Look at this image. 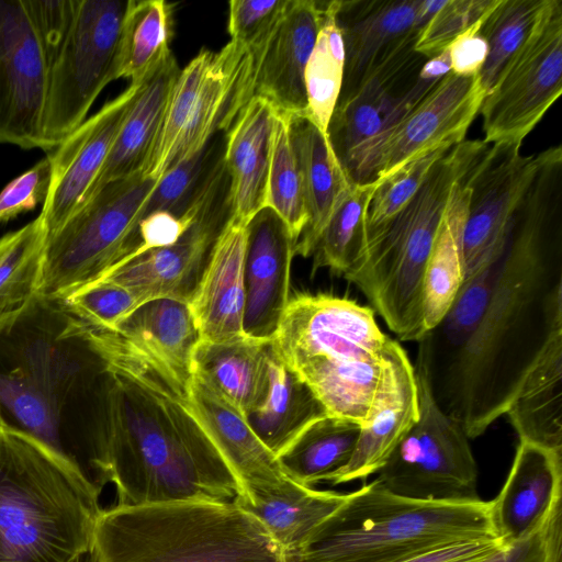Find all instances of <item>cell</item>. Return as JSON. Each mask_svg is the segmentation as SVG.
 Instances as JSON below:
<instances>
[{"label": "cell", "mask_w": 562, "mask_h": 562, "mask_svg": "<svg viewBox=\"0 0 562 562\" xmlns=\"http://www.w3.org/2000/svg\"><path fill=\"white\" fill-rule=\"evenodd\" d=\"M159 180L137 173L112 181L47 234L36 293L64 299L137 256L138 225Z\"/></svg>", "instance_id": "cell-9"}, {"label": "cell", "mask_w": 562, "mask_h": 562, "mask_svg": "<svg viewBox=\"0 0 562 562\" xmlns=\"http://www.w3.org/2000/svg\"><path fill=\"white\" fill-rule=\"evenodd\" d=\"M72 562H91L90 561V552L76 558Z\"/></svg>", "instance_id": "cell-55"}, {"label": "cell", "mask_w": 562, "mask_h": 562, "mask_svg": "<svg viewBox=\"0 0 562 562\" xmlns=\"http://www.w3.org/2000/svg\"><path fill=\"white\" fill-rule=\"evenodd\" d=\"M91 562H286L267 528L235 502L114 505L95 522Z\"/></svg>", "instance_id": "cell-7"}, {"label": "cell", "mask_w": 562, "mask_h": 562, "mask_svg": "<svg viewBox=\"0 0 562 562\" xmlns=\"http://www.w3.org/2000/svg\"><path fill=\"white\" fill-rule=\"evenodd\" d=\"M291 117L276 112L266 206L272 209L284 221L297 241L307 224V212L291 140Z\"/></svg>", "instance_id": "cell-42"}, {"label": "cell", "mask_w": 562, "mask_h": 562, "mask_svg": "<svg viewBox=\"0 0 562 562\" xmlns=\"http://www.w3.org/2000/svg\"><path fill=\"white\" fill-rule=\"evenodd\" d=\"M172 8L164 0H130L124 19L116 78L140 81L168 53Z\"/></svg>", "instance_id": "cell-40"}, {"label": "cell", "mask_w": 562, "mask_h": 562, "mask_svg": "<svg viewBox=\"0 0 562 562\" xmlns=\"http://www.w3.org/2000/svg\"><path fill=\"white\" fill-rule=\"evenodd\" d=\"M497 538L491 501L434 502L391 493L376 480L348 493L286 562H403Z\"/></svg>", "instance_id": "cell-5"}, {"label": "cell", "mask_w": 562, "mask_h": 562, "mask_svg": "<svg viewBox=\"0 0 562 562\" xmlns=\"http://www.w3.org/2000/svg\"><path fill=\"white\" fill-rule=\"evenodd\" d=\"M483 20L471 25L448 45L453 74L464 77L480 74L488 53L487 43L480 32Z\"/></svg>", "instance_id": "cell-52"}, {"label": "cell", "mask_w": 562, "mask_h": 562, "mask_svg": "<svg viewBox=\"0 0 562 562\" xmlns=\"http://www.w3.org/2000/svg\"><path fill=\"white\" fill-rule=\"evenodd\" d=\"M418 386L414 364L397 340L390 338L368 420L348 463L328 481L331 485L367 480L378 473L417 422Z\"/></svg>", "instance_id": "cell-20"}, {"label": "cell", "mask_w": 562, "mask_h": 562, "mask_svg": "<svg viewBox=\"0 0 562 562\" xmlns=\"http://www.w3.org/2000/svg\"><path fill=\"white\" fill-rule=\"evenodd\" d=\"M360 428L331 415L315 420L278 456L283 473L306 487L328 482L350 460Z\"/></svg>", "instance_id": "cell-36"}, {"label": "cell", "mask_w": 562, "mask_h": 562, "mask_svg": "<svg viewBox=\"0 0 562 562\" xmlns=\"http://www.w3.org/2000/svg\"><path fill=\"white\" fill-rule=\"evenodd\" d=\"M270 390L257 411L246 417L261 442L277 457L312 423L328 415L308 385L269 350Z\"/></svg>", "instance_id": "cell-33"}, {"label": "cell", "mask_w": 562, "mask_h": 562, "mask_svg": "<svg viewBox=\"0 0 562 562\" xmlns=\"http://www.w3.org/2000/svg\"><path fill=\"white\" fill-rule=\"evenodd\" d=\"M562 504V451L519 440L512 468L491 501L497 538L512 546L539 530Z\"/></svg>", "instance_id": "cell-23"}, {"label": "cell", "mask_w": 562, "mask_h": 562, "mask_svg": "<svg viewBox=\"0 0 562 562\" xmlns=\"http://www.w3.org/2000/svg\"><path fill=\"white\" fill-rule=\"evenodd\" d=\"M193 216L194 207L190 203L180 217L169 212H154L146 215L138 225L140 245L137 256L176 243L191 224Z\"/></svg>", "instance_id": "cell-51"}, {"label": "cell", "mask_w": 562, "mask_h": 562, "mask_svg": "<svg viewBox=\"0 0 562 562\" xmlns=\"http://www.w3.org/2000/svg\"><path fill=\"white\" fill-rule=\"evenodd\" d=\"M227 188L223 150H220L190 201L194 216L179 239L130 259L101 280L124 286L139 304L161 297L189 303L231 220Z\"/></svg>", "instance_id": "cell-14"}, {"label": "cell", "mask_w": 562, "mask_h": 562, "mask_svg": "<svg viewBox=\"0 0 562 562\" xmlns=\"http://www.w3.org/2000/svg\"><path fill=\"white\" fill-rule=\"evenodd\" d=\"M451 72V60L448 49L428 58L419 71V78L427 81H439Z\"/></svg>", "instance_id": "cell-54"}, {"label": "cell", "mask_w": 562, "mask_h": 562, "mask_svg": "<svg viewBox=\"0 0 562 562\" xmlns=\"http://www.w3.org/2000/svg\"><path fill=\"white\" fill-rule=\"evenodd\" d=\"M418 35L414 31L397 41L360 87L337 102L327 137L350 181L372 148L438 82L419 78L428 58L415 50Z\"/></svg>", "instance_id": "cell-13"}, {"label": "cell", "mask_w": 562, "mask_h": 562, "mask_svg": "<svg viewBox=\"0 0 562 562\" xmlns=\"http://www.w3.org/2000/svg\"><path fill=\"white\" fill-rule=\"evenodd\" d=\"M102 488L42 441L0 430V562H72L90 552Z\"/></svg>", "instance_id": "cell-4"}, {"label": "cell", "mask_w": 562, "mask_h": 562, "mask_svg": "<svg viewBox=\"0 0 562 562\" xmlns=\"http://www.w3.org/2000/svg\"><path fill=\"white\" fill-rule=\"evenodd\" d=\"M128 4L130 0H77L70 32L48 72L43 119L47 150L86 121L100 92L117 79Z\"/></svg>", "instance_id": "cell-12"}, {"label": "cell", "mask_w": 562, "mask_h": 562, "mask_svg": "<svg viewBox=\"0 0 562 562\" xmlns=\"http://www.w3.org/2000/svg\"><path fill=\"white\" fill-rule=\"evenodd\" d=\"M154 361L187 397L193 376V353L201 340L188 303L154 299L139 304L113 330Z\"/></svg>", "instance_id": "cell-27"}, {"label": "cell", "mask_w": 562, "mask_h": 562, "mask_svg": "<svg viewBox=\"0 0 562 562\" xmlns=\"http://www.w3.org/2000/svg\"><path fill=\"white\" fill-rule=\"evenodd\" d=\"M246 52L229 41L220 52L202 48L171 88L160 132L144 173L160 179L203 150L239 114Z\"/></svg>", "instance_id": "cell-11"}, {"label": "cell", "mask_w": 562, "mask_h": 562, "mask_svg": "<svg viewBox=\"0 0 562 562\" xmlns=\"http://www.w3.org/2000/svg\"><path fill=\"white\" fill-rule=\"evenodd\" d=\"M88 325L109 379L90 468L119 505L234 502L243 488L161 369L117 334Z\"/></svg>", "instance_id": "cell-2"}, {"label": "cell", "mask_w": 562, "mask_h": 562, "mask_svg": "<svg viewBox=\"0 0 562 562\" xmlns=\"http://www.w3.org/2000/svg\"><path fill=\"white\" fill-rule=\"evenodd\" d=\"M270 344L248 336L229 342L200 340L193 370L246 418L262 406L270 390Z\"/></svg>", "instance_id": "cell-31"}, {"label": "cell", "mask_w": 562, "mask_h": 562, "mask_svg": "<svg viewBox=\"0 0 562 562\" xmlns=\"http://www.w3.org/2000/svg\"><path fill=\"white\" fill-rule=\"evenodd\" d=\"M506 547L499 538L475 540L443 547L403 562H486Z\"/></svg>", "instance_id": "cell-53"}, {"label": "cell", "mask_w": 562, "mask_h": 562, "mask_svg": "<svg viewBox=\"0 0 562 562\" xmlns=\"http://www.w3.org/2000/svg\"><path fill=\"white\" fill-rule=\"evenodd\" d=\"M45 237L37 216L0 238V316L20 310L36 294Z\"/></svg>", "instance_id": "cell-41"}, {"label": "cell", "mask_w": 562, "mask_h": 562, "mask_svg": "<svg viewBox=\"0 0 562 562\" xmlns=\"http://www.w3.org/2000/svg\"><path fill=\"white\" fill-rule=\"evenodd\" d=\"M390 338L371 306L326 293H301L290 297L271 342L328 415L363 425Z\"/></svg>", "instance_id": "cell-6"}, {"label": "cell", "mask_w": 562, "mask_h": 562, "mask_svg": "<svg viewBox=\"0 0 562 562\" xmlns=\"http://www.w3.org/2000/svg\"><path fill=\"white\" fill-rule=\"evenodd\" d=\"M498 0H447L419 33L415 50L430 58L486 16Z\"/></svg>", "instance_id": "cell-46"}, {"label": "cell", "mask_w": 562, "mask_h": 562, "mask_svg": "<svg viewBox=\"0 0 562 562\" xmlns=\"http://www.w3.org/2000/svg\"><path fill=\"white\" fill-rule=\"evenodd\" d=\"M288 3L289 0H232L228 2L227 31L231 41L250 57L254 78L259 58Z\"/></svg>", "instance_id": "cell-44"}, {"label": "cell", "mask_w": 562, "mask_h": 562, "mask_svg": "<svg viewBox=\"0 0 562 562\" xmlns=\"http://www.w3.org/2000/svg\"><path fill=\"white\" fill-rule=\"evenodd\" d=\"M420 0L337 1L336 20L345 45L339 100L350 97L370 69L415 27ZM420 32V31H419Z\"/></svg>", "instance_id": "cell-28"}, {"label": "cell", "mask_w": 562, "mask_h": 562, "mask_svg": "<svg viewBox=\"0 0 562 562\" xmlns=\"http://www.w3.org/2000/svg\"><path fill=\"white\" fill-rule=\"evenodd\" d=\"M562 92V2L552 8L490 93L482 115L485 143L522 144Z\"/></svg>", "instance_id": "cell-15"}, {"label": "cell", "mask_w": 562, "mask_h": 562, "mask_svg": "<svg viewBox=\"0 0 562 562\" xmlns=\"http://www.w3.org/2000/svg\"><path fill=\"white\" fill-rule=\"evenodd\" d=\"M486 562H562V504L539 530L506 547Z\"/></svg>", "instance_id": "cell-50"}, {"label": "cell", "mask_w": 562, "mask_h": 562, "mask_svg": "<svg viewBox=\"0 0 562 562\" xmlns=\"http://www.w3.org/2000/svg\"><path fill=\"white\" fill-rule=\"evenodd\" d=\"M419 401L417 422L375 479L393 494L434 502L479 499L477 465L459 422L437 403L423 359L414 364Z\"/></svg>", "instance_id": "cell-10"}, {"label": "cell", "mask_w": 562, "mask_h": 562, "mask_svg": "<svg viewBox=\"0 0 562 562\" xmlns=\"http://www.w3.org/2000/svg\"><path fill=\"white\" fill-rule=\"evenodd\" d=\"M23 3L49 72L70 32L77 0H23Z\"/></svg>", "instance_id": "cell-48"}, {"label": "cell", "mask_w": 562, "mask_h": 562, "mask_svg": "<svg viewBox=\"0 0 562 562\" xmlns=\"http://www.w3.org/2000/svg\"><path fill=\"white\" fill-rule=\"evenodd\" d=\"M60 300L87 324L110 331L139 305L127 289L108 280L83 285Z\"/></svg>", "instance_id": "cell-45"}, {"label": "cell", "mask_w": 562, "mask_h": 562, "mask_svg": "<svg viewBox=\"0 0 562 562\" xmlns=\"http://www.w3.org/2000/svg\"><path fill=\"white\" fill-rule=\"evenodd\" d=\"M346 494L303 486L291 479L267 494L234 502L254 515L284 551L292 554L312 530L329 516Z\"/></svg>", "instance_id": "cell-34"}, {"label": "cell", "mask_w": 562, "mask_h": 562, "mask_svg": "<svg viewBox=\"0 0 562 562\" xmlns=\"http://www.w3.org/2000/svg\"><path fill=\"white\" fill-rule=\"evenodd\" d=\"M139 83L131 82L54 148L50 184L38 215L46 235L82 203L110 154Z\"/></svg>", "instance_id": "cell-19"}, {"label": "cell", "mask_w": 562, "mask_h": 562, "mask_svg": "<svg viewBox=\"0 0 562 562\" xmlns=\"http://www.w3.org/2000/svg\"><path fill=\"white\" fill-rule=\"evenodd\" d=\"M336 12L337 1L322 2L321 29L304 74V115L325 135L340 95L345 69V45Z\"/></svg>", "instance_id": "cell-39"}, {"label": "cell", "mask_w": 562, "mask_h": 562, "mask_svg": "<svg viewBox=\"0 0 562 562\" xmlns=\"http://www.w3.org/2000/svg\"><path fill=\"white\" fill-rule=\"evenodd\" d=\"M322 22V2L289 0L262 52L254 97L267 100L278 113L304 115L307 106L304 74Z\"/></svg>", "instance_id": "cell-24"}, {"label": "cell", "mask_w": 562, "mask_h": 562, "mask_svg": "<svg viewBox=\"0 0 562 562\" xmlns=\"http://www.w3.org/2000/svg\"><path fill=\"white\" fill-rule=\"evenodd\" d=\"M296 239L270 207L246 225L244 259L246 336L272 340L290 301V271Z\"/></svg>", "instance_id": "cell-21"}, {"label": "cell", "mask_w": 562, "mask_h": 562, "mask_svg": "<svg viewBox=\"0 0 562 562\" xmlns=\"http://www.w3.org/2000/svg\"><path fill=\"white\" fill-rule=\"evenodd\" d=\"M214 150L209 144L190 160L166 172L147 200L143 218L154 212H169L180 217L210 167Z\"/></svg>", "instance_id": "cell-47"}, {"label": "cell", "mask_w": 562, "mask_h": 562, "mask_svg": "<svg viewBox=\"0 0 562 562\" xmlns=\"http://www.w3.org/2000/svg\"><path fill=\"white\" fill-rule=\"evenodd\" d=\"M450 148H440L417 157L378 181L379 184L367 210V234L386 223L412 199L423 184L431 167Z\"/></svg>", "instance_id": "cell-43"}, {"label": "cell", "mask_w": 562, "mask_h": 562, "mask_svg": "<svg viewBox=\"0 0 562 562\" xmlns=\"http://www.w3.org/2000/svg\"><path fill=\"white\" fill-rule=\"evenodd\" d=\"M187 406L251 498L281 487L288 476L278 457L256 436L245 416L193 370Z\"/></svg>", "instance_id": "cell-22"}, {"label": "cell", "mask_w": 562, "mask_h": 562, "mask_svg": "<svg viewBox=\"0 0 562 562\" xmlns=\"http://www.w3.org/2000/svg\"><path fill=\"white\" fill-rule=\"evenodd\" d=\"M48 67L23 0H0V144L47 150Z\"/></svg>", "instance_id": "cell-18"}, {"label": "cell", "mask_w": 562, "mask_h": 562, "mask_svg": "<svg viewBox=\"0 0 562 562\" xmlns=\"http://www.w3.org/2000/svg\"><path fill=\"white\" fill-rule=\"evenodd\" d=\"M4 428V425H3V422H2V418L0 416V430Z\"/></svg>", "instance_id": "cell-56"}, {"label": "cell", "mask_w": 562, "mask_h": 562, "mask_svg": "<svg viewBox=\"0 0 562 562\" xmlns=\"http://www.w3.org/2000/svg\"><path fill=\"white\" fill-rule=\"evenodd\" d=\"M378 184L351 182L340 196L312 250L314 270L327 268L342 277L362 260L367 250V210Z\"/></svg>", "instance_id": "cell-38"}, {"label": "cell", "mask_w": 562, "mask_h": 562, "mask_svg": "<svg viewBox=\"0 0 562 562\" xmlns=\"http://www.w3.org/2000/svg\"><path fill=\"white\" fill-rule=\"evenodd\" d=\"M554 0H498L481 23L488 53L479 74L490 93L549 13Z\"/></svg>", "instance_id": "cell-37"}, {"label": "cell", "mask_w": 562, "mask_h": 562, "mask_svg": "<svg viewBox=\"0 0 562 562\" xmlns=\"http://www.w3.org/2000/svg\"><path fill=\"white\" fill-rule=\"evenodd\" d=\"M485 95L479 75L449 72L372 148L351 182L382 180L417 157L463 142Z\"/></svg>", "instance_id": "cell-16"}, {"label": "cell", "mask_w": 562, "mask_h": 562, "mask_svg": "<svg viewBox=\"0 0 562 562\" xmlns=\"http://www.w3.org/2000/svg\"><path fill=\"white\" fill-rule=\"evenodd\" d=\"M539 154L477 327L441 362L423 360L437 403L469 439L505 414L544 346L562 334V147Z\"/></svg>", "instance_id": "cell-1"}, {"label": "cell", "mask_w": 562, "mask_h": 562, "mask_svg": "<svg viewBox=\"0 0 562 562\" xmlns=\"http://www.w3.org/2000/svg\"><path fill=\"white\" fill-rule=\"evenodd\" d=\"M465 175L452 189L426 265L423 284L425 335L441 322L464 280L462 236L469 199Z\"/></svg>", "instance_id": "cell-35"}, {"label": "cell", "mask_w": 562, "mask_h": 562, "mask_svg": "<svg viewBox=\"0 0 562 562\" xmlns=\"http://www.w3.org/2000/svg\"><path fill=\"white\" fill-rule=\"evenodd\" d=\"M520 147L486 143L465 175L464 278L504 250L516 209L540 160L539 153L522 155Z\"/></svg>", "instance_id": "cell-17"}, {"label": "cell", "mask_w": 562, "mask_h": 562, "mask_svg": "<svg viewBox=\"0 0 562 562\" xmlns=\"http://www.w3.org/2000/svg\"><path fill=\"white\" fill-rule=\"evenodd\" d=\"M295 153L307 212V224L295 245V255L311 257L314 245L338 200L351 184L327 135L305 115L291 117Z\"/></svg>", "instance_id": "cell-30"}, {"label": "cell", "mask_w": 562, "mask_h": 562, "mask_svg": "<svg viewBox=\"0 0 562 562\" xmlns=\"http://www.w3.org/2000/svg\"><path fill=\"white\" fill-rule=\"evenodd\" d=\"M246 225L229 220L188 303L202 341L244 338Z\"/></svg>", "instance_id": "cell-25"}, {"label": "cell", "mask_w": 562, "mask_h": 562, "mask_svg": "<svg viewBox=\"0 0 562 562\" xmlns=\"http://www.w3.org/2000/svg\"><path fill=\"white\" fill-rule=\"evenodd\" d=\"M276 110L254 97L225 133L223 160L231 220L247 225L267 205Z\"/></svg>", "instance_id": "cell-26"}, {"label": "cell", "mask_w": 562, "mask_h": 562, "mask_svg": "<svg viewBox=\"0 0 562 562\" xmlns=\"http://www.w3.org/2000/svg\"><path fill=\"white\" fill-rule=\"evenodd\" d=\"M109 378L87 323L60 299L35 294L0 316V416L90 480Z\"/></svg>", "instance_id": "cell-3"}, {"label": "cell", "mask_w": 562, "mask_h": 562, "mask_svg": "<svg viewBox=\"0 0 562 562\" xmlns=\"http://www.w3.org/2000/svg\"><path fill=\"white\" fill-rule=\"evenodd\" d=\"M52 179V158L48 154L31 169L9 182L0 192V223L44 203Z\"/></svg>", "instance_id": "cell-49"}, {"label": "cell", "mask_w": 562, "mask_h": 562, "mask_svg": "<svg viewBox=\"0 0 562 562\" xmlns=\"http://www.w3.org/2000/svg\"><path fill=\"white\" fill-rule=\"evenodd\" d=\"M179 72L178 63L170 52L140 80L110 154L82 203L112 181L144 173Z\"/></svg>", "instance_id": "cell-29"}, {"label": "cell", "mask_w": 562, "mask_h": 562, "mask_svg": "<svg viewBox=\"0 0 562 562\" xmlns=\"http://www.w3.org/2000/svg\"><path fill=\"white\" fill-rule=\"evenodd\" d=\"M504 415L519 440L562 451V334L544 346Z\"/></svg>", "instance_id": "cell-32"}, {"label": "cell", "mask_w": 562, "mask_h": 562, "mask_svg": "<svg viewBox=\"0 0 562 562\" xmlns=\"http://www.w3.org/2000/svg\"><path fill=\"white\" fill-rule=\"evenodd\" d=\"M484 146L483 139H475L451 147L412 199L367 234L364 257L342 276L401 340L419 341L425 336L423 284L430 250L454 184Z\"/></svg>", "instance_id": "cell-8"}]
</instances>
